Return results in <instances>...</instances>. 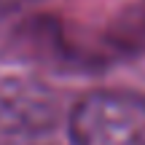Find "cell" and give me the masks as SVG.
Instances as JSON below:
<instances>
[{
  "label": "cell",
  "mask_w": 145,
  "mask_h": 145,
  "mask_svg": "<svg viewBox=\"0 0 145 145\" xmlns=\"http://www.w3.org/2000/svg\"><path fill=\"white\" fill-rule=\"evenodd\" d=\"M75 145H145V97L126 89H99L70 113Z\"/></svg>",
  "instance_id": "cell-1"
},
{
  "label": "cell",
  "mask_w": 145,
  "mask_h": 145,
  "mask_svg": "<svg viewBox=\"0 0 145 145\" xmlns=\"http://www.w3.org/2000/svg\"><path fill=\"white\" fill-rule=\"evenodd\" d=\"M57 121L51 91L32 81H11L0 86V129L14 135H35Z\"/></svg>",
  "instance_id": "cell-2"
},
{
  "label": "cell",
  "mask_w": 145,
  "mask_h": 145,
  "mask_svg": "<svg viewBox=\"0 0 145 145\" xmlns=\"http://www.w3.org/2000/svg\"><path fill=\"white\" fill-rule=\"evenodd\" d=\"M108 40L124 54L145 51V5H135L118 14V19L108 27Z\"/></svg>",
  "instance_id": "cell-3"
}]
</instances>
